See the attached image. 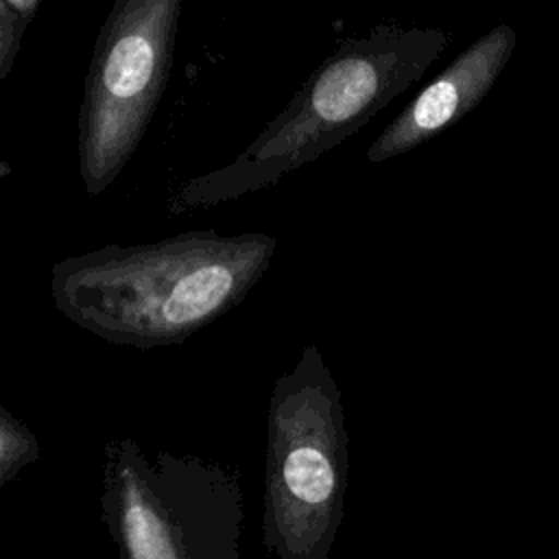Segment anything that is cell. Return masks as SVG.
<instances>
[{"label": "cell", "mask_w": 559, "mask_h": 559, "mask_svg": "<svg viewBox=\"0 0 559 559\" xmlns=\"http://www.w3.org/2000/svg\"><path fill=\"white\" fill-rule=\"evenodd\" d=\"M183 0H118L92 52L79 109V177L103 194L140 146L175 59Z\"/></svg>", "instance_id": "obj_5"}, {"label": "cell", "mask_w": 559, "mask_h": 559, "mask_svg": "<svg viewBox=\"0 0 559 559\" xmlns=\"http://www.w3.org/2000/svg\"><path fill=\"white\" fill-rule=\"evenodd\" d=\"M338 384L317 345L273 384L266 413L262 533L277 559H328L347 489Z\"/></svg>", "instance_id": "obj_3"}, {"label": "cell", "mask_w": 559, "mask_h": 559, "mask_svg": "<svg viewBox=\"0 0 559 559\" xmlns=\"http://www.w3.org/2000/svg\"><path fill=\"white\" fill-rule=\"evenodd\" d=\"M518 44L511 24H496L445 66L378 133L367 162L382 164L426 144L467 116L496 85Z\"/></svg>", "instance_id": "obj_6"}, {"label": "cell", "mask_w": 559, "mask_h": 559, "mask_svg": "<svg viewBox=\"0 0 559 559\" xmlns=\"http://www.w3.org/2000/svg\"><path fill=\"white\" fill-rule=\"evenodd\" d=\"M277 238L183 231L105 245L55 262V308L90 334L138 349L177 345L236 308L266 273Z\"/></svg>", "instance_id": "obj_1"}, {"label": "cell", "mask_w": 559, "mask_h": 559, "mask_svg": "<svg viewBox=\"0 0 559 559\" xmlns=\"http://www.w3.org/2000/svg\"><path fill=\"white\" fill-rule=\"evenodd\" d=\"M39 459L35 432L0 404V487Z\"/></svg>", "instance_id": "obj_7"}, {"label": "cell", "mask_w": 559, "mask_h": 559, "mask_svg": "<svg viewBox=\"0 0 559 559\" xmlns=\"http://www.w3.org/2000/svg\"><path fill=\"white\" fill-rule=\"evenodd\" d=\"M37 9V0H0V81L11 74L22 37Z\"/></svg>", "instance_id": "obj_8"}, {"label": "cell", "mask_w": 559, "mask_h": 559, "mask_svg": "<svg viewBox=\"0 0 559 559\" xmlns=\"http://www.w3.org/2000/svg\"><path fill=\"white\" fill-rule=\"evenodd\" d=\"M100 513L120 559H238L242 487L216 461L109 439Z\"/></svg>", "instance_id": "obj_4"}, {"label": "cell", "mask_w": 559, "mask_h": 559, "mask_svg": "<svg viewBox=\"0 0 559 559\" xmlns=\"http://www.w3.org/2000/svg\"><path fill=\"white\" fill-rule=\"evenodd\" d=\"M450 39L443 28L389 22L343 39L245 151L179 186L170 214L245 197L314 162L417 83Z\"/></svg>", "instance_id": "obj_2"}]
</instances>
